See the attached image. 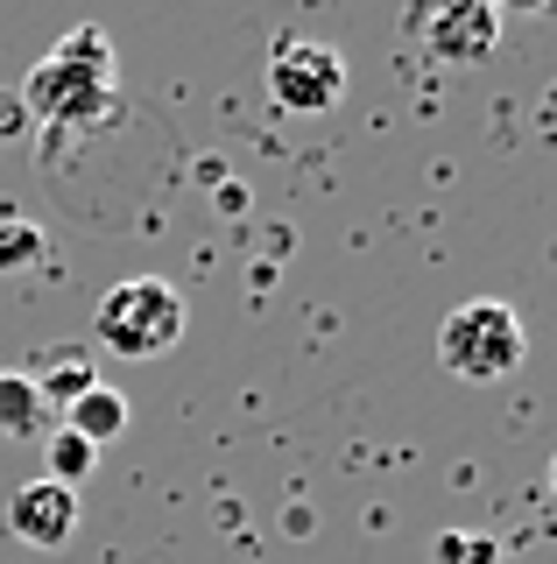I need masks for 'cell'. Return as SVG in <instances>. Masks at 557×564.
<instances>
[{
	"instance_id": "obj_1",
	"label": "cell",
	"mask_w": 557,
	"mask_h": 564,
	"mask_svg": "<svg viewBox=\"0 0 557 564\" xmlns=\"http://www.w3.org/2000/svg\"><path fill=\"white\" fill-rule=\"evenodd\" d=\"M22 106H29V120L50 128V141L72 134V128H99V120L113 113V43H107V29L85 22V29L64 35V43L29 70Z\"/></svg>"
},
{
	"instance_id": "obj_2",
	"label": "cell",
	"mask_w": 557,
	"mask_h": 564,
	"mask_svg": "<svg viewBox=\"0 0 557 564\" xmlns=\"http://www.w3.org/2000/svg\"><path fill=\"white\" fill-rule=\"evenodd\" d=\"M92 339L113 352V360H163L170 346L184 339V296L177 282L163 275H128L99 296L92 311Z\"/></svg>"
},
{
	"instance_id": "obj_3",
	"label": "cell",
	"mask_w": 557,
	"mask_h": 564,
	"mask_svg": "<svg viewBox=\"0 0 557 564\" xmlns=\"http://www.w3.org/2000/svg\"><path fill=\"white\" fill-rule=\"evenodd\" d=\"M522 352H529V332L501 296H473L438 325V360L459 381H501L522 367Z\"/></svg>"
},
{
	"instance_id": "obj_4",
	"label": "cell",
	"mask_w": 557,
	"mask_h": 564,
	"mask_svg": "<svg viewBox=\"0 0 557 564\" xmlns=\"http://www.w3.org/2000/svg\"><path fill=\"white\" fill-rule=\"evenodd\" d=\"M269 99L283 106V113H332L346 99V57L332 43H310V35H283V43L269 50Z\"/></svg>"
},
{
	"instance_id": "obj_5",
	"label": "cell",
	"mask_w": 557,
	"mask_h": 564,
	"mask_svg": "<svg viewBox=\"0 0 557 564\" xmlns=\"http://www.w3.org/2000/svg\"><path fill=\"white\" fill-rule=\"evenodd\" d=\"M424 43H430V57H445V64H480V57H494V43H501V8L494 0H430Z\"/></svg>"
},
{
	"instance_id": "obj_6",
	"label": "cell",
	"mask_w": 557,
	"mask_h": 564,
	"mask_svg": "<svg viewBox=\"0 0 557 564\" xmlns=\"http://www.w3.org/2000/svg\"><path fill=\"white\" fill-rule=\"evenodd\" d=\"M8 536L29 543V551H64V543L78 536V487L29 480V487L8 501Z\"/></svg>"
},
{
	"instance_id": "obj_7",
	"label": "cell",
	"mask_w": 557,
	"mask_h": 564,
	"mask_svg": "<svg viewBox=\"0 0 557 564\" xmlns=\"http://www.w3.org/2000/svg\"><path fill=\"white\" fill-rule=\"evenodd\" d=\"M64 431H78L92 452L113 445V437L128 431V395H120V388H107V381H92V388L72 402V410H64Z\"/></svg>"
},
{
	"instance_id": "obj_8",
	"label": "cell",
	"mask_w": 557,
	"mask_h": 564,
	"mask_svg": "<svg viewBox=\"0 0 557 564\" xmlns=\"http://www.w3.org/2000/svg\"><path fill=\"white\" fill-rule=\"evenodd\" d=\"M0 431L8 437H50V410L29 375H0Z\"/></svg>"
},
{
	"instance_id": "obj_9",
	"label": "cell",
	"mask_w": 557,
	"mask_h": 564,
	"mask_svg": "<svg viewBox=\"0 0 557 564\" xmlns=\"http://www.w3.org/2000/svg\"><path fill=\"white\" fill-rule=\"evenodd\" d=\"M36 381V395H43V410L57 416V410H72V402L85 395V388H92L99 375H92V360H85V352H64V360H50L43 375H29Z\"/></svg>"
},
{
	"instance_id": "obj_10",
	"label": "cell",
	"mask_w": 557,
	"mask_h": 564,
	"mask_svg": "<svg viewBox=\"0 0 557 564\" xmlns=\"http://www.w3.org/2000/svg\"><path fill=\"white\" fill-rule=\"evenodd\" d=\"M43 458H50V473H43V480H57V487H78L85 473L99 466V452L85 445L78 431H64V423H57V431H50V445H43Z\"/></svg>"
},
{
	"instance_id": "obj_11",
	"label": "cell",
	"mask_w": 557,
	"mask_h": 564,
	"mask_svg": "<svg viewBox=\"0 0 557 564\" xmlns=\"http://www.w3.org/2000/svg\"><path fill=\"white\" fill-rule=\"evenodd\" d=\"M43 261V226L36 219H0V275H14V269H36Z\"/></svg>"
},
{
	"instance_id": "obj_12",
	"label": "cell",
	"mask_w": 557,
	"mask_h": 564,
	"mask_svg": "<svg viewBox=\"0 0 557 564\" xmlns=\"http://www.w3.org/2000/svg\"><path fill=\"white\" fill-rule=\"evenodd\" d=\"M438 557H445V564H466V557L487 564L494 551H487V543H473V536H459V529H445V536H438Z\"/></svg>"
},
{
	"instance_id": "obj_13",
	"label": "cell",
	"mask_w": 557,
	"mask_h": 564,
	"mask_svg": "<svg viewBox=\"0 0 557 564\" xmlns=\"http://www.w3.org/2000/svg\"><path fill=\"white\" fill-rule=\"evenodd\" d=\"M29 128V106H22V93H0V134H22Z\"/></svg>"
},
{
	"instance_id": "obj_14",
	"label": "cell",
	"mask_w": 557,
	"mask_h": 564,
	"mask_svg": "<svg viewBox=\"0 0 557 564\" xmlns=\"http://www.w3.org/2000/svg\"><path fill=\"white\" fill-rule=\"evenodd\" d=\"M494 8H515V14H544L550 0H494Z\"/></svg>"
},
{
	"instance_id": "obj_15",
	"label": "cell",
	"mask_w": 557,
	"mask_h": 564,
	"mask_svg": "<svg viewBox=\"0 0 557 564\" xmlns=\"http://www.w3.org/2000/svg\"><path fill=\"white\" fill-rule=\"evenodd\" d=\"M550 494H557V452H550Z\"/></svg>"
}]
</instances>
